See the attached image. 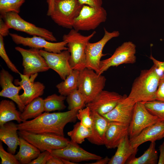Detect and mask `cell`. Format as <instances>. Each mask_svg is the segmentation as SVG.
Returning <instances> with one entry per match:
<instances>
[{"label":"cell","mask_w":164,"mask_h":164,"mask_svg":"<svg viewBox=\"0 0 164 164\" xmlns=\"http://www.w3.org/2000/svg\"><path fill=\"white\" fill-rule=\"evenodd\" d=\"M63 160V164H77V163H75V162H72L70 160L62 159Z\"/></svg>","instance_id":"7dc6e473"},{"label":"cell","mask_w":164,"mask_h":164,"mask_svg":"<svg viewBox=\"0 0 164 164\" xmlns=\"http://www.w3.org/2000/svg\"><path fill=\"white\" fill-rule=\"evenodd\" d=\"M91 114L93 120L92 134L87 139L95 145H104L105 134L109 121L96 112L91 111Z\"/></svg>","instance_id":"7402d4cb"},{"label":"cell","mask_w":164,"mask_h":164,"mask_svg":"<svg viewBox=\"0 0 164 164\" xmlns=\"http://www.w3.org/2000/svg\"><path fill=\"white\" fill-rule=\"evenodd\" d=\"M0 56L6 63L8 67L13 72L20 73L15 65L12 63L8 57L5 50L3 37L0 35Z\"/></svg>","instance_id":"d590c367"},{"label":"cell","mask_w":164,"mask_h":164,"mask_svg":"<svg viewBox=\"0 0 164 164\" xmlns=\"http://www.w3.org/2000/svg\"><path fill=\"white\" fill-rule=\"evenodd\" d=\"M110 159L108 156H106L104 158H101L98 160H97L96 161L91 163V164H108Z\"/></svg>","instance_id":"bcb514c9"},{"label":"cell","mask_w":164,"mask_h":164,"mask_svg":"<svg viewBox=\"0 0 164 164\" xmlns=\"http://www.w3.org/2000/svg\"><path fill=\"white\" fill-rule=\"evenodd\" d=\"M149 58L152 61L154 65L156 67L157 69L164 72V61H161L157 60L151 54Z\"/></svg>","instance_id":"b9f144b4"},{"label":"cell","mask_w":164,"mask_h":164,"mask_svg":"<svg viewBox=\"0 0 164 164\" xmlns=\"http://www.w3.org/2000/svg\"><path fill=\"white\" fill-rule=\"evenodd\" d=\"M164 121L159 120L144 129L138 135L130 139L132 146L138 148L142 144L150 141L155 142L163 138Z\"/></svg>","instance_id":"ffe728a7"},{"label":"cell","mask_w":164,"mask_h":164,"mask_svg":"<svg viewBox=\"0 0 164 164\" xmlns=\"http://www.w3.org/2000/svg\"><path fill=\"white\" fill-rule=\"evenodd\" d=\"M9 35L14 42L17 44H21L31 48L39 50L43 49L50 52L60 53L68 50L67 43L65 41L53 43L38 36L32 37H24L16 34L9 33Z\"/></svg>","instance_id":"4fadbf2b"},{"label":"cell","mask_w":164,"mask_h":164,"mask_svg":"<svg viewBox=\"0 0 164 164\" xmlns=\"http://www.w3.org/2000/svg\"><path fill=\"white\" fill-rule=\"evenodd\" d=\"M153 65L149 69L141 70L134 80L128 98L135 102H146L156 100V93L161 76Z\"/></svg>","instance_id":"7a4b0ae2"},{"label":"cell","mask_w":164,"mask_h":164,"mask_svg":"<svg viewBox=\"0 0 164 164\" xmlns=\"http://www.w3.org/2000/svg\"><path fill=\"white\" fill-rule=\"evenodd\" d=\"M83 5L78 0H55L54 9L50 16L58 26L72 29Z\"/></svg>","instance_id":"277c9868"},{"label":"cell","mask_w":164,"mask_h":164,"mask_svg":"<svg viewBox=\"0 0 164 164\" xmlns=\"http://www.w3.org/2000/svg\"><path fill=\"white\" fill-rule=\"evenodd\" d=\"M163 138H164V135H163Z\"/></svg>","instance_id":"c3c4849f"},{"label":"cell","mask_w":164,"mask_h":164,"mask_svg":"<svg viewBox=\"0 0 164 164\" xmlns=\"http://www.w3.org/2000/svg\"><path fill=\"white\" fill-rule=\"evenodd\" d=\"M14 78L7 71L2 69L0 72V85L2 90L0 96L9 98L17 105L20 111H23L25 105L22 102L19 93L22 87L15 86L13 83Z\"/></svg>","instance_id":"ac0fdd59"},{"label":"cell","mask_w":164,"mask_h":164,"mask_svg":"<svg viewBox=\"0 0 164 164\" xmlns=\"http://www.w3.org/2000/svg\"><path fill=\"white\" fill-rule=\"evenodd\" d=\"M21 80H15L14 84L21 86L23 93L20 95L22 102L25 106L35 99L42 95L45 88L44 85L39 81L34 82L38 76V73L33 74L30 77L19 73Z\"/></svg>","instance_id":"e0dca14e"},{"label":"cell","mask_w":164,"mask_h":164,"mask_svg":"<svg viewBox=\"0 0 164 164\" xmlns=\"http://www.w3.org/2000/svg\"><path fill=\"white\" fill-rule=\"evenodd\" d=\"M0 156L1 164H20L15 155L5 151L3 146L2 141L0 142Z\"/></svg>","instance_id":"8d00e7d4"},{"label":"cell","mask_w":164,"mask_h":164,"mask_svg":"<svg viewBox=\"0 0 164 164\" xmlns=\"http://www.w3.org/2000/svg\"><path fill=\"white\" fill-rule=\"evenodd\" d=\"M77 110L42 113L37 117L17 124L18 130L35 134H51L64 136V129L68 123L75 121Z\"/></svg>","instance_id":"6da1fadb"},{"label":"cell","mask_w":164,"mask_h":164,"mask_svg":"<svg viewBox=\"0 0 164 164\" xmlns=\"http://www.w3.org/2000/svg\"><path fill=\"white\" fill-rule=\"evenodd\" d=\"M136 46L132 42H126L117 47L109 58L101 60L99 74H101L111 67H117L123 64H133L136 57Z\"/></svg>","instance_id":"9c48e42d"},{"label":"cell","mask_w":164,"mask_h":164,"mask_svg":"<svg viewBox=\"0 0 164 164\" xmlns=\"http://www.w3.org/2000/svg\"><path fill=\"white\" fill-rule=\"evenodd\" d=\"M128 124L109 121L106 130L104 145L108 149L117 148L121 140L128 135Z\"/></svg>","instance_id":"44dd1931"},{"label":"cell","mask_w":164,"mask_h":164,"mask_svg":"<svg viewBox=\"0 0 164 164\" xmlns=\"http://www.w3.org/2000/svg\"><path fill=\"white\" fill-rule=\"evenodd\" d=\"M19 149L15 157L21 164H29L40 153L35 146L19 136Z\"/></svg>","instance_id":"d4e9b609"},{"label":"cell","mask_w":164,"mask_h":164,"mask_svg":"<svg viewBox=\"0 0 164 164\" xmlns=\"http://www.w3.org/2000/svg\"><path fill=\"white\" fill-rule=\"evenodd\" d=\"M114 91L102 90L91 102L86 104L91 111L103 115L112 111L125 97Z\"/></svg>","instance_id":"9a60e30c"},{"label":"cell","mask_w":164,"mask_h":164,"mask_svg":"<svg viewBox=\"0 0 164 164\" xmlns=\"http://www.w3.org/2000/svg\"><path fill=\"white\" fill-rule=\"evenodd\" d=\"M135 103L126 95L124 99L111 111L102 115L109 121L129 124Z\"/></svg>","instance_id":"d6986e66"},{"label":"cell","mask_w":164,"mask_h":164,"mask_svg":"<svg viewBox=\"0 0 164 164\" xmlns=\"http://www.w3.org/2000/svg\"><path fill=\"white\" fill-rule=\"evenodd\" d=\"M106 80L104 76L93 70L86 68L80 71L78 89L84 96L86 104L103 90Z\"/></svg>","instance_id":"5b68a950"},{"label":"cell","mask_w":164,"mask_h":164,"mask_svg":"<svg viewBox=\"0 0 164 164\" xmlns=\"http://www.w3.org/2000/svg\"><path fill=\"white\" fill-rule=\"evenodd\" d=\"M51 156L50 151H44L40 153L37 158L30 162L29 164H46Z\"/></svg>","instance_id":"74e56055"},{"label":"cell","mask_w":164,"mask_h":164,"mask_svg":"<svg viewBox=\"0 0 164 164\" xmlns=\"http://www.w3.org/2000/svg\"><path fill=\"white\" fill-rule=\"evenodd\" d=\"M156 100L164 101V74L160 77L156 93Z\"/></svg>","instance_id":"f35d334b"},{"label":"cell","mask_w":164,"mask_h":164,"mask_svg":"<svg viewBox=\"0 0 164 164\" xmlns=\"http://www.w3.org/2000/svg\"><path fill=\"white\" fill-rule=\"evenodd\" d=\"M44 99L38 97L25 106L21 113V118L23 122L28 119L35 118L41 114L44 111Z\"/></svg>","instance_id":"83f0119b"},{"label":"cell","mask_w":164,"mask_h":164,"mask_svg":"<svg viewBox=\"0 0 164 164\" xmlns=\"http://www.w3.org/2000/svg\"><path fill=\"white\" fill-rule=\"evenodd\" d=\"M79 72L73 70L65 80L57 84L56 87L60 95L67 96L73 90L78 89Z\"/></svg>","instance_id":"f1b7e54d"},{"label":"cell","mask_w":164,"mask_h":164,"mask_svg":"<svg viewBox=\"0 0 164 164\" xmlns=\"http://www.w3.org/2000/svg\"><path fill=\"white\" fill-rule=\"evenodd\" d=\"M0 17L3 19L10 29L33 36H41L49 41H57L52 32L26 21L20 17L19 13L11 12L1 15Z\"/></svg>","instance_id":"ba28073f"},{"label":"cell","mask_w":164,"mask_h":164,"mask_svg":"<svg viewBox=\"0 0 164 164\" xmlns=\"http://www.w3.org/2000/svg\"><path fill=\"white\" fill-rule=\"evenodd\" d=\"M19 136L35 146L41 152H51L64 148L70 141L64 136L51 134H35L19 130Z\"/></svg>","instance_id":"8992f818"},{"label":"cell","mask_w":164,"mask_h":164,"mask_svg":"<svg viewBox=\"0 0 164 164\" xmlns=\"http://www.w3.org/2000/svg\"><path fill=\"white\" fill-rule=\"evenodd\" d=\"M10 29L3 19L0 18V35L3 37L9 35Z\"/></svg>","instance_id":"60d3db41"},{"label":"cell","mask_w":164,"mask_h":164,"mask_svg":"<svg viewBox=\"0 0 164 164\" xmlns=\"http://www.w3.org/2000/svg\"><path fill=\"white\" fill-rule=\"evenodd\" d=\"M145 104L150 113L164 121V101L156 100L145 102Z\"/></svg>","instance_id":"836d02e7"},{"label":"cell","mask_w":164,"mask_h":164,"mask_svg":"<svg viewBox=\"0 0 164 164\" xmlns=\"http://www.w3.org/2000/svg\"><path fill=\"white\" fill-rule=\"evenodd\" d=\"M51 155L73 162L84 161L97 160L101 156L89 152L80 147L78 144L70 141L63 148L51 152Z\"/></svg>","instance_id":"2e32d148"},{"label":"cell","mask_w":164,"mask_h":164,"mask_svg":"<svg viewBox=\"0 0 164 164\" xmlns=\"http://www.w3.org/2000/svg\"><path fill=\"white\" fill-rule=\"evenodd\" d=\"M155 142H151L148 148L140 156H131L126 162L127 164H156L158 163V152L155 149Z\"/></svg>","instance_id":"4316f807"},{"label":"cell","mask_w":164,"mask_h":164,"mask_svg":"<svg viewBox=\"0 0 164 164\" xmlns=\"http://www.w3.org/2000/svg\"><path fill=\"white\" fill-rule=\"evenodd\" d=\"M96 33L94 31L90 35L85 36L72 29L68 33L63 35V40L67 42L68 50L70 54V64L73 70L80 71L86 68V46Z\"/></svg>","instance_id":"3957f363"},{"label":"cell","mask_w":164,"mask_h":164,"mask_svg":"<svg viewBox=\"0 0 164 164\" xmlns=\"http://www.w3.org/2000/svg\"><path fill=\"white\" fill-rule=\"evenodd\" d=\"M22 57L23 74L30 77L33 74L47 71L50 68L40 53L39 50L30 48L26 49L19 46L15 47Z\"/></svg>","instance_id":"7c38bea8"},{"label":"cell","mask_w":164,"mask_h":164,"mask_svg":"<svg viewBox=\"0 0 164 164\" xmlns=\"http://www.w3.org/2000/svg\"><path fill=\"white\" fill-rule=\"evenodd\" d=\"M91 110L88 107L78 111L77 115V118L80 121V123L84 126L92 129L93 120L91 114Z\"/></svg>","instance_id":"e575fe53"},{"label":"cell","mask_w":164,"mask_h":164,"mask_svg":"<svg viewBox=\"0 0 164 164\" xmlns=\"http://www.w3.org/2000/svg\"><path fill=\"white\" fill-rule=\"evenodd\" d=\"M104 33L102 38L95 43L89 42L85 50L86 68L93 70L98 74L99 72L101 59L105 55L102 53L104 47L110 40L120 35L118 31L110 32L104 28Z\"/></svg>","instance_id":"8fae6325"},{"label":"cell","mask_w":164,"mask_h":164,"mask_svg":"<svg viewBox=\"0 0 164 164\" xmlns=\"http://www.w3.org/2000/svg\"><path fill=\"white\" fill-rule=\"evenodd\" d=\"M114 155L110 159L108 164H124L131 156L135 155L138 148L132 145L128 135H126L117 147Z\"/></svg>","instance_id":"cb8c5ba5"},{"label":"cell","mask_w":164,"mask_h":164,"mask_svg":"<svg viewBox=\"0 0 164 164\" xmlns=\"http://www.w3.org/2000/svg\"><path fill=\"white\" fill-rule=\"evenodd\" d=\"M159 150L160 154L158 163L164 164V142L159 146Z\"/></svg>","instance_id":"ee69618b"},{"label":"cell","mask_w":164,"mask_h":164,"mask_svg":"<svg viewBox=\"0 0 164 164\" xmlns=\"http://www.w3.org/2000/svg\"><path fill=\"white\" fill-rule=\"evenodd\" d=\"M107 18V12L102 6L95 7L83 5L73 28L78 31L94 30L105 22Z\"/></svg>","instance_id":"52a82bcc"},{"label":"cell","mask_w":164,"mask_h":164,"mask_svg":"<svg viewBox=\"0 0 164 164\" xmlns=\"http://www.w3.org/2000/svg\"><path fill=\"white\" fill-rule=\"evenodd\" d=\"M46 164H63V163L62 159L51 155Z\"/></svg>","instance_id":"7bdbcfd3"},{"label":"cell","mask_w":164,"mask_h":164,"mask_svg":"<svg viewBox=\"0 0 164 164\" xmlns=\"http://www.w3.org/2000/svg\"><path fill=\"white\" fill-rule=\"evenodd\" d=\"M26 0H0V13L2 15L9 12L19 13Z\"/></svg>","instance_id":"d6a6232c"},{"label":"cell","mask_w":164,"mask_h":164,"mask_svg":"<svg viewBox=\"0 0 164 164\" xmlns=\"http://www.w3.org/2000/svg\"><path fill=\"white\" fill-rule=\"evenodd\" d=\"M46 1L48 5L47 15L50 16L54 9L55 0H46Z\"/></svg>","instance_id":"f6af8a7d"},{"label":"cell","mask_w":164,"mask_h":164,"mask_svg":"<svg viewBox=\"0 0 164 164\" xmlns=\"http://www.w3.org/2000/svg\"><path fill=\"white\" fill-rule=\"evenodd\" d=\"M69 110H77L83 109L86 105L85 99L78 89L75 90L66 97Z\"/></svg>","instance_id":"1f68e13d"},{"label":"cell","mask_w":164,"mask_h":164,"mask_svg":"<svg viewBox=\"0 0 164 164\" xmlns=\"http://www.w3.org/2000/svg\"><path fill=\"white\" fill-rule=\"evenodd\" d=\"M66 96L53 94L49 95L44 99V111L49 112L56 110H61L66 106L64 103Z\"/></svg>","instance_id":"4dcf8cb0"},{"label":"cell","mask_w":164,"mask_h":164,"mask_svg":"<svg viewBox=\"0 0 164 164\" xmlns=\"http://www.w3.org/2000/svg\"><path fill=\"white\" fill-rule=\"evenodd\" d=\"M12 101L3 100L0 102V126L12 120L19 123L23 122L21 118V112L16 109Z\"/></svg>","instance_id":"484cf974"},{"label":"cell","mask_w":164,"mask_h":164,"mask_svg":"<svg viewBox=\"0 0 164 164\" xmlns=\"http://www.w3.org/2000/svg\"><path fill=\"white\" fill-rule=\"evenodd\" d=\"M41 55L50 68L55 71L63 80L65 79L73 70L69 62L70 54L68 50L60 53H54L39 50Z\"/></svg>","instance_id":"5bb4252c"},{"label":"cell","mask_w":164,"mask_h":164,"mask_svg":"<svg viewBox=\"0 0 164 164\" xmlns=\"http://www.w3.org/2000/svg\"><path fill=\"white\" fill-rule=\"evenodd\" d=\"M92 134V129L88 128L78 122L73 126L72 130L67 132L71 141L78 144H82L85 138L90 137Z\"/></svg>","instance_id":"f546056e"},{"label":"cell","mask_w":164,"mask_h":164,"mask_svg":"<svg viewBox=\"0 0 164 164\" xmlns=\"http://www.w3.org/2000/svg\"><path fill=\"white\" fill-rule=\"evenodd\" d=\"M79 2L82 5H85L89 6L99 7H102V0H78Z\"/></svg>","instance_id":"ab89813d"},{"label":"cell","mask_w":164,"mask_h":164,"mask_svg":"<svg viewBox=\"0 0 164 164\" xmlns=\"http://www.w3.org/2000/svg\"></svg>","instance_id":"681fc988"},{"label":"cell","mask_w":164,"mask_h":164,"mask_svg":"<svg viewBox=\"0 0 164 164\" xmlns=\"http://www.w3.org/2000/svg\"><path fill=\"white\" fill-rule=\"evenodd\" d=\"M159 120L157 117L148 111L145 107V102H136L129 124L128 133L129 138L135 137L145 128Z\"/></svg>","instance_id":"30bf717a"},{"label":"cell","mask_w":164,"mask_h":164,"mask_svg":"<svg viewBox=\"0 0 164 164\" xmlns=\"http://www.w3.org/2000/svg\"><path fill=\"white\" fill-rule=\"evenodd\" d=\"M17 124L9 121L0 126V139L8 146V151L14 154L19 144Z\"/></svg>","instance_id":"603a6c76"}]
</instances>
